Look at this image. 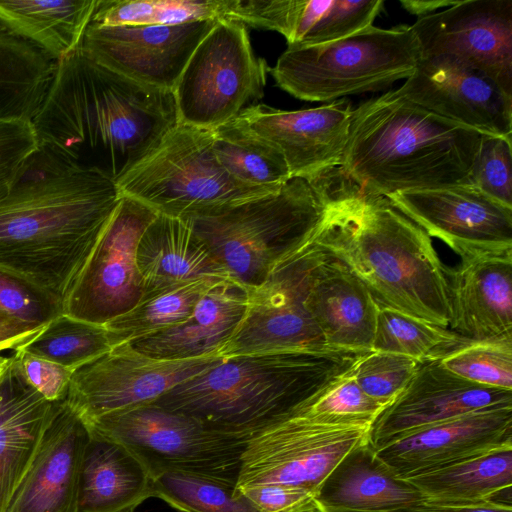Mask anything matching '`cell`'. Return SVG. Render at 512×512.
Listing matches in <instances>:
<instances>
[{
	"label": "cell",
	"mask_w": 512,
	"mask_h": 512,
	"mask_svg": "<svg viewBox=\"0 0 512 512\" xmlns=\"http://www.w3.org/2000/svg\"><path fill=\"white\" fill-rule=\"evenodd\" d=\"M121 196L114 181L40 142L0 200V269L63 302Z\"/></svg>",
	"instance_id": "6da1fadb"
},
{
	"label": "cell",
	"mask_w": 512,
	"mask_h": 512,
	"mask_svg": "<svg viewBox=\"0 0 512 512\" xmlns=\"http://www.w3.org/2000/svg\"><path fill=\"white\" fill-rule=\"evenodd\" d=\"M31 121L40 142L115 183L179 123L172 91L124 77L81 48L55 63Z\"/></svg>",
	"instance_id": "7a4b0ae2"
},
{
	"label": "cell",
	"mask_w": 512,
	"mask_h": 512,
	"mask_svg": "<svg viewBox=\"0 0 512 512\" xmlns=\"http://www.w3.org/2000/svg\"><path fill=\"white\" fill-rule=\"evenodd\" d=\"M312 240L346 265L379 307L448 328L447 268L431 237L386 197L361 193L339 172Z\"/></svg>",
	"instance_id": "3957f363"
},
{
	"label": "cell",
	"mask_w": 512,
	"mask_h": 512,
	"mask_svg": "<svg viewBox=\"0 0 512 512\" xmlns=\"http://www.w3.org/2000/svg\"><path fill=\"white\" fill-rule=\"evenodd\" d=\"M483 135L390 90L353 109L339 168L371 196L469 184Z\"/></svg>",
	"instance_id": "277c9868"
},
{
	"label": "cell",
	"mask_w": 512,
	"mask_h": 512,
	"mask_svg": "<svg viewBox=\"0 0 512 512\" xmlns=\"http://www.w3.org/2000/svg\"><path fill=\"white\" fill-rule=\"evenodd\" d=\"M363 354L320 349L226 357L151 404L250 437L306 406Z\"/></svg>",
	"instance_id": "5b68a950"
},
{
	"label": "cell",
	"mask_w": 512,
	"mask_h": 512,
	"mask_svg": "<svg viewBox=\"0 0 512 512\" xmlns=\"http://www.w3.org/2000/svg\"><path fill=\"white\" fill-rule=\"evenodd\" d=\"M330 199L326 171L310 179L292 177L276 191L180 219L232 280L252 290L312 239Z\"/></svg>",
	"instance_id": "8992f818"
},
{
	"label": "cell",
	"mask_w": 512,
	"mask_h": 512,
	"mask_svg": "<svg viewBox=\"0 0 512 512\" xmlns=\"http://www.w3.org/2000/svg\"><path fill=\"white\" fill-rule=\"evenodd\" d=\"M421 57L410 26L372 25L328 43L288 46L269 72L277 86L292 96L329 103L406 79Z\"/></svg>",
	"instance_id": "52a82bcc"
},
{
	"label": "cell",
	"mask_w": 512,
	"mask_h": 512,
	"mask_svg": "<svg viewBox=\"0 0 512 512\" xmlns=\"http://www.w3.org/2000/svg\"><path fill=\"white\" fill-rule=\"evenodd\" d=\"M116 185L122 195L176 218L273 192L232 178L215 155L212 130L180 122Z\"/></svg>",
	"instance_id": "ba28073f"
},
{
	"label": "cell",
	"mask_w": 512,
	"mask_h": 512,
	"mask_svg": "<svg viewBox=\"0 0 512 512\" xmlns=\"http://www.w3.org/2000/svg\"><path fill=\"white\" fill-rule=\"evenodd\" d=\"M85 423L90 432L130 449L152 479L165 472L184 471L236 484L249 438L155 404Z\"/></svg>",
	"instance_id": "9c48e42d"
},
{
	"label": "cell",
	"mask_w": 512,
	"mask_h": 512,
	"mask_svg": "<svg viewBox=\"0 0 512 512\" xmlns=\"http://www.w3.org/2000/svg\"><path fill=\"white\" fill-rule=\"evenodd\" d=\"M269 68L252 50L247 28L217 20L189 58L174 89L180 123L213 130L263 97Z\"/></svg>",
	"instance_id": "30bf717a"
},
{
	"label": "cell",
	"mask_w": 512,
	"mask_h": 512,
	"mask_svg": "<svg viewBox=\"0 0 512 512\" xmlns=\"http://www.w3.org/2000/svg\"><path fill=\"white\" fill-rule=\"evenodd\" d=\"M371 427L319 421L300 409L277 418L247 439L236 489L278 483L317 493L349 452L371 443Z\"/></svg>",
	"instance_id": "8fae6325"
},
{
	"label": "cell",
	"mask_w": 512,
	"mask_h": 512,
	"mask_svg": "<svg viewBox=\"0 0 512 512\" xmlns=\"http://www.w3.org/2000/svg\"><path fill=\"white\" fill-rule=\"evenodd\" d=\"M325 255L311 239L250 290L245 316L217 356L328 349L306 305L312 276Z\"/></svg>",
	"instance_id": "7c38bea8"
},
{
	"label": "cell",
	"mask_w": 512,
	"mask_h": 512,
	"mask_svg": "<svg viewBox=\"0 0 512 512\" xmlns=\"http://www.w3.org/2000/svg\"><path fill=\"white\" fill-rule=\"evenodd\" d=\"M157 214L146 204L121 196L63 301V314L104 326L138 304L144 280L137 264V247Z\"/></svg>",
	"instance_id": "4fadbf2b"
},
{
	"label": "cell",
	"mask_w": 512,
	"mask_h": 512,
	"mask_svg": "<svg viewBox=\"0 0 512 512\" xmlns=\"http://www.w3.org/2000/svg\"><path fill=\"white\" fill-rule=\"evenodd\" d=\"M223 358L156 360L123 343L73 371L66 401L87 422L151 404Z\"/></svg>",
	"instance_id": "5bb4252c"
},
{
	"label": "cell",
	"mask_w": 512,
	"mask_h": 512,
	"mask_svg": "<svg viewBox=\"0 0 512 512\" xmlns=\"http://www.w3.org/2000/svg\"><path fill=\"white\" fill-rule=\"evenodd\" d=\"M386 198L461 259L512 252V207L471 184L399 192Z\"/></svg>",
	"instance_id": "9a60e30c"
},
{
	"label": "cell",
	"mask_w": 512,
	"mask_h": 512,
	"mask_svg": "<svg viewBox=\"0 0 512 512\" xmlns=\"http://www.w3.org/2000/svg\"><path fill=\"white\" fill-rule=\"evenodd\" d=\"M410 27L422 56L455 57L512 96V0H459Z\"/></svg>",
	"instance_id": "2e32d148"
},
{
	"label": "cell",
	"mask_w": 512,
	"mask_h": 512,
	"mask_svg": "<svg viewBox=\"0 0 512 512\" xmlns=\"http://www.w3.org/2000/svg\"><path fill=\"white\" fill-rule=\"evenodd\" d=\"M396 92L482 134L512 137V96L489 76L455 57L422 56Z\"/></svg>",
	"instance_id": "e0dca14e"
},
{
	"label": "cell",
	"mask_w": 512,
	"mask_h": 512,
	"mask_svg": "<svg viewBox=\"0 0 512 512\" xmlns=\"http://www.w3.org/2000/svg\"><path fill=\"white\" fill-rule=\"evenodd\" d=\"M215 23L210 20L181 25H89L80 48L124 77L173 91L195 48Z\"/></svg>",
	"instance_id": "ac0fdd59"
},
{
	"label": "cell",
	"mask_w": 512,
	"mask_h": 512,
	"mask_svg": "<svg viewBox=\"0 0 512 512\" xmlns=\"http://www.w3.org/2000/svg\"><path fill=\"white\" fill-rule=\"evenodd\" d=\"M505 447H512V407L465 414L373 448L396 476L407 479Z\"/></svg>",
	"instance_id": "d6986e66"
},
{
	"label": "cell",
	"mask_w": 512,
	"mask_h": 512,
	"mask_svg": "<svg viewBox=\"0 0 512 512\" xmlns=\"http://www.w3.org/2000/svg\"><path fill=\"white\" fill-rule=\"evenodd\" d=\"M497 407H512L511 390L467 381L446 370L437 359L424 361L373 422L371 445L376 447L428 425Z\"/></svg>",
	"instance_id": "ffe728a7"
},
{
	"label": "cell",
	"mask_w": 512,
	"mask_h": 512,
	"mask_svg": "<svg viewBox=\"0 0 512 512\" xmlns=\"http://www.w3.org/2000/svg\"><path fill=\"white\" fill-rule=\"evenodd\" d=\"M353 109L351 102L342 98L294 111L250 105L238 116L279 148L292 177L310 179L339 167Z\"/></svg>",
	"instance_id": "44dd1931"
},
{
	"label": "cell",
	"mask_w": 512,
	"mask_h": 512,
	"mask_svg": "<svg viewBox=\"0 0 512 512\" xmlns=\"http://www.w3.org/2000/svg\"><path fill=\"white\" fill-rule=\"evenodd\" d=\"M90 432L66 399L53 402L36 456L5 512H78L79 474Z\"/></svg>",
	"instance_id": "7402d4cb"
},
{
	"label": "cell",
	"mask_w": 512,
	"mask_h": 512,
	"mask_svg": "<svg viewBox=\"0 0 512 512\" xmlns=\"http://www.w3.org/2000/svg\"><path fill=\"white\" fill-rule=\"evenodd\" d=\"M450 330L469 340L512 334V252L447 268Z\"/></svg>",
	"instance_id": "603a6c76"
},
{
	"label": "cell",
	"mask_w": 512,
	"mask_h": 512,
	"mask_svg": "<svg viewBox=\"0 0 512 512\" xmlns=\"http://www.w3.org/2000/svg\"><path fill=\"white\" fill-rule=\"evenodd\" d=\"M306 305L326 348L372 351L380 307L360 279L328 253L314 271Z\"/></svg>",
	"instance_id": "cb8c5ba5"
},
{
	"label": "cell",
	"mask_w": 512,
	"mask_h": 512,
	"mask_svg": "<svg viewBox=\"0 0 512 512\" xmlns=\"http://www.w3.org/2000/svg\"><path fill=\"white\" fill-rule=\"evenodd\" d=\"M249 292L232 279L219 281L200 299L187 320L127 344L137 353L156 360L219 357V350L245 316Z\"/></svg>",
	"instance_id": "d4e9b609"
},
{
	"label": "cell",
	"mask_w": 512,
	"mask_h": 512,
	"mask_svg": "<svg viewBox=\"0 0 512 512\" xmlns=\"http://www.w3.org/2000/svg\"><path fill=\"white\" fill-rule=\"evenodd\" d=\"M424 501L413 484L382 462L371 443L349 452L316 494L318 512H413Z\"/></svg>",
	"instance_id": "484cf974"
},
{
	"label": "cell",
	"mask_w": 512,
	"mask_h": 512,
	"mask_svg": "<svg viewBox=\"0 0 512 512\" xmlns=\"http://www.w3.org/2000/svg\"><path fill=\"white\" fill-rule=\"evenodd\" d=\"M10 357L0 376V512L6 511L35 458L53 406Z\"/></svg>",
	"instance_id": "4316f807"
},
{
	"label": "cell",
	"mask_w": 512,
	"mask_h": 512,
	"mask_svg": "<svg viewBox=\"0 0 512 512\" xmlns=\"http://www.w3.org/2000/svg\"><path fill=\"white\" fill-rule=\"evenodd\" d=\"M137 264L143 296L200 279H231L184 220L159 213L139 240Z\"/></svg>",
	"instance_id": "83f0119b"
},
{
	"label": "cell",
	"mask_w": 512,
	"mask_h": 512,
	"mask_svg": "<svg viewBox=\"0 0 512 512\" xmlns=\"http://www.w3.org/2000/svg\"><path fill=\"white\" fill-rule=\"evenodd\" d=\"M152 482L130 449L90 432L80 467L78 512H133L152 498Z\"/></svg>",
	"instance_id": "f1b7e54d"
},
{
	"label": "cell",
	"mask_w": 512,
	"mask_h": 512,
	"mask_svg": "<svg viewBox=\"0 0 512 512\" xmlns=\"http://www.w3.org/2000/svg\"><path fill=\"white\" fill-rule=\"evenodd\" d=\"M97 0H0V26L57 62L81 46Z\"/></svg>",
	"instance_id": "f546056e"
},
{
	"label": "cell",
	"mask_w": 512,
	"mask_h": 512,
	"mask_svg": "<svg viewBox=\"0 0 512 512\" xmlns=\"http://www.w3.org/2000/svg\"><path fill=\"white\" fill-rule=\"evenodd\" d=\"M406 480L427 501L512 504V447L497 449Z\"/></svg>",
	"instance_id": "4dcf8cb0"
},
{
	"label": "cell",
	"mask_w": 512,
	"mask_h": 512,
	"mask_svg": "<svg viewBox=\"0 0 512 512\" xmlns=\"http://www.w3.org/2000/svg\"><path fill=\"white\" fill-rule=\"evenodd\" d=\"M55 63L0 26V119H33L50 85Z\"/></svg>",
	"instance_id": "1f68e13d"
},
{
	"label": "cell",
	"mask_w": 512,
	"mask_h": 512,
	"mask_svg": "<svg viewBox=\"0 0 512 512\" xmlns=\"http://www.w3.org/2000/svg\"><path fill=\"white\" fill-rule=\"evenodd\" d=\"M212 134L215 155L235 180L274 191L292 178L279 148L240 116L214 128Z\"/></svg>",
	"instance_id": "d6a6232c"
},
{
	"label": "cell",
	"mask_w": 512,
	"mask_h": 512,
	"mask_svg": "<svg viewBox=\"0 0 512 512\" xmlns=\"http://www.w3.org/2000/svg\"><path fill=\"white\" fill-rule=\"evenodd\" d=\"M219 281L200 279L142 296L134 308L104 325L112 347L181 324Z\"/></svg>",
	"instance_id": "836d02e7"
},
{
	"label": "cell",
	"mask_w": 512,
	"mask_h": 512,
	"mask_svg": "<svg viewBox=\"0 0 512 512\" xmlns=\"http://www.w3.org/2000/svg\"><path fill=\"white\" fill-rule=\"evenodd\" d=\"M151 495L179 512H260L236 484L184 471L157 476Z\"/></svg>",
	"instance_id": "e575fe53"
},
{
	"label": "cell",
	"mask_w": 512,
	"mask_h": 512,
	"mask_svg": "<svg viewBox=\"0 0 512 512\" xmlns=\"http://www.w3.org/2000/svg\"><path fill=\"white\" fill-rule=\"evenodd\" d=\"M466 338L398 310L380 307L372 351L402 355L424 362L438 359Z\"/></svg>",
	"instance_id": "d590c367"
},
{
	"label": "cell",
	"mask_w": 512,
	"mask_h": 512,
	"mask_svg": "<svg viewBox=\"0 0 512 512\" xmlns=\"http://www.w3.org/2000/svg\"><path fill=\"white\" fill-rule=\"evenodd\" d=\"M20 348L74 371L109 351L112 345L104 326L61 314Z\"/></svg>",
	"instance_id": "8d00e7d4"
},
{
	"label": "cell",
	"mask_w": 512,
	"mask_h": 512,
	"mask_svg": "<svg viewBox=\"0 0 512 512\" xmlns=\"http://www.w3.org/2000/svg\"><path fill=\"white\" fill-rule=\"evenodd\" d=\"M437 360L446 370L467 381L512 391V334L465 339Z\"/></svg>",
	"instance_id": "74e56055"
},
{
	"label": "cell",
	"mask_w": 512,
	"mask_h": 512,
	"mask_svg": "<svg viewBox=\"0 0 512 512\" xmlns=\"http://www.w3.org/2000/svg\"><path fill=\"white\" fill-rule=\"evenodd\" d=\"M421 363L402 355L369 351L355 361L351 374L370 398L387 407L406 387Z\"/></svg>",
	"instance_id": "f35d334b"
},
{
	"label": "cell",
	"mask_w": 512,
	"mask_h": 512,
	"mask_svg": "<svg viewBox=\"0 0 512 512\" xmlns=\"http://www.w3.org/2000/svg\"><path fill=\"white\" fill-rule=\"evenodd\" d=\"M384 408L360 388L350 369L300 411L323 422L373 424Z\"/></svg>",
	"instance_id": "ab89813d"
},
{
	"label": "cell",
	"mask_w": 512,
	"mask_h": 512,
	"mask_svg": "<svg viewBox=\"0 0 512 512\" xmlns=\"http://www.w3.org/2000/svg\"><path fill=\"white\" fill-rule=\"evenodd\" d=\"M63 314V302L13 273L0 269V316L44 326Z\"/></svg>",
	"instance_id": "60d3db41"
},
{
	"label": "cell",
	"mask_w": 512,
	"mask_h": 512,
	"mask_svg": "<svg viewBox=\"0 0 512 512\" xmlns=\"http://www.w3.org/2000/svg\"><path fill=\"white\" fill-rule=\"evenodd\" d=\"M511 138L484 134L469 175V184L509 207H512Z\"/></svg>",
	"instance_id": "b9f144b4"
},
{
	"label": "cell",
	"mask_w": 512,
	"mask_h": 512,
	"mask_svg": "<svg viewBox=\"0 0 512 512\" xmlns=\"http://www.w3.org/2000/svg\"><path fill=\"white\" fill-rule=\"evenodd\" d=\"M383 0H331L329 6L297 46L336 41L373 25Z\"/></svg>",
	"instance_id": "7bdbcfd3"
},
{
	"label": "cell",
	"mask_w": 512,
	"mask_h": 512,
	"mask_svg": "<svg viewBox=\"0 0 512 512\" xmlns=\"http://www.w3.org/2000/svg\"><path fill=\"white\" fill-rule=\"evenodd\" d=\"M39 145L31 120L0 119V200L9 194Z\"/></svg>",
	"instance_id": "ee69618b"
},
{
	"label": "cell",
	"mask_w": 512,
	"mask_h": 512,
	"mask_svg": "<svg viewBox=\"0 0 512 512\" xmlns=\"http://www.w3.org/2000/svg\"><path fill=\"white\" fill-rule=\"evenodd\" d=\"M260 512H318L316 492L278 483L257 484L239 489Z\"/></svg>",
	"instance_id": "f6af8a7d"
},
{
	"label": "cell",
	"mask_w": 512,
	"mask_h": 512,
	"mask_svg": "<svg viewBox=\"0 0 512 512\" xmlns=\"http://www.w3.org/2000/svg\"><path fill=\"white\" fill-rule=\"evenodd\" d=\"M27 382L46 400L67 398L73 371L55 362L31 355L21 348L12 354Z\"/></svg>",
	"instance_id": "bcb514c9"
},
{
	"label": "cell",
	"mask_w": 512,
	"mask_h": 512,
	"mask_svg": "<svg viewBox=\"0 0 512 512\" xmlns=\"http://www.w3.org/2000/svg\"><path fill=\"white\" fill-rule=\"evenodd\" d=\"M223 11V0H148L146 25L217 21Z\"/></svg>",
	"instance_id": "7dc6e473"
},
{
	"label": "cell",
	"mask_w": 512,
	"mask_h": 512,
	"mask_svg": "<svg viewBox=\"0 0 512 512\" xmlns=\"http://www.w3.org/2000/svg\"><path fill=\"white\" fill-rule=\"evenodd\" d=\"M44 326H33L15 319L0 316V353L5 350H16L34 337Z\"/></svg>",
	"instance_id": "c3c4849f"
},
{
	"label": "cell",
	"mask_w": 512,
	"mask_h": 512,
	"mask_svg": "<svg viewBox=\"0 0 512 512\" xmlns=\"http://www.w3.org/2000/svg\"><path fill=\"white\" fill-rule=\"evenodd\" d=\"M413 512H512V505L494 501L441 503L425 500Z\"/></svg>",
	"instance_id": "681fc988"
},
{
	"label": "cell",
	"mask_w": 512,
	"mask_h": 512,
	"mask_svg": "<svg viewBox=\"0 0 512 512\" xmlns=\"http://www.w3.org/2000/svg\"><path fill=\"white\" fill-rule=\"evenodd\" d=\"M459 0H400L402 7L418 18L429 15L439 8H448Z\"/></svg>",
	"instance_id": "f907efd6"
},
{
	"label": "cell",
	"mask_w": 512,
	"mask_h": 512,
	"mask_svg": "<svg viewBox=\"0 0 512 512\" xmlns=\"http://www.w3.org/2000/svg\"><path fill=\"white\" fill-rule=\"evenodd\" d=\"M11 357L3 356L0 353V376L10 364Z\"/></svg>",
	"instance_id": "816d5d0a"
},
{
	"label": "cell",
	"mask_w": 512,
	"mask_h": 512,
	"mask_svg": "<svg viewBox=\"0 0 512 512\" xmlns=\"http://www.w3.org/2000/svg\"><path fill=\"white\" fill-rule=\"evenodd\" d=\"M134 512V511H133Z\"/></svg>",
	"instance_id": "f5cc1de1"
}]
</instances>
